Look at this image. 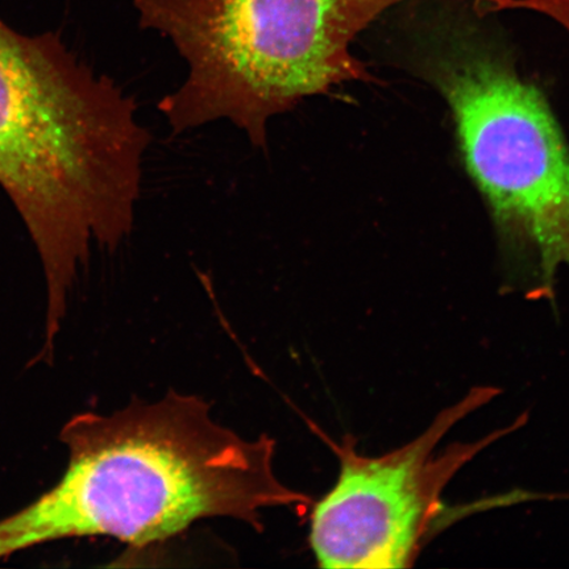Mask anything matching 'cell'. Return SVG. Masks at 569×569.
I'll return each mask as SVG.
<instances>
[{"mask_svg": "<svg viewBox=\"0 0 569 569\" xmlns=\"http://www.w3.org/2000/svg\"><path fill=\"white\" fill-rule=\"evenodd\" d=\"M61 438L69 448L66 473L0 521V559L68 538L144 547L213 517L260 530L262 510L311 502L277 478L273 439L241 438L213 422L210 405L194 396L172 391L111 416L87 412Z\"/></svg>", "mask_w": 569, "mask_h": 569, "instance_id": "6da1fadb", "label": "cell"}, {"mask_svg": "<svg viewBox=\"0 0 569 569\" xmlns=\"http://www.w3.org/2000/svg\"><path fill=\"white\" fill-rule=\"evenodd\" d=\"M149 140L132 98L60 34L0 19V187L44 269L48 333L91 244L113 249L131 233Z\"/></svg>", "mask_w": 569, "mask_h": 569, "instance_id": "7a4b0ae2", "label": "cell"}, {"mask_svg": "<svg viewBox=\"0 0 569 569\" xmlns=\"http://www.w3.org/2000/svg\"><path fill=\"white\" fill-rule=\"evenodd\" d=\"M409 61L450 107L505 252L552 296L569 268V148L542 92L482 21L450 7L415 19Z\"/></svg>", "mask_w": 569, "mask_h": 569, "instance_id": "3957f363", "label": "cell"}, {"mask_svg": "<svg viewBox=\"0 0 569 569\" xmlns=\"http://www.w3.org/2000/svg\"><path fill=\"white\" fill-rule=\"evenodd\" d=\"M405 0H133L142 28L166 36L184 62L159 109L174 133L227 120L254 148L306 98L369 82L358 36Z\"/></svg>", "mask_w": 569, "mask_h": 569, "instance_id": "277c9868", "label": "cell"}, {"mask_svg": "<svg viewBox=\"0 0 569 569\" xmlns=\"http://www.w3.org/2000/svg\"><path fill=\"white\" fill-rule=\"evenodd\" d=\"M497 393L495 388L469 391L412 442L381 457L356 451L350 437L333 445L340 462L338 480L311 513L310 546L318 566L411 567L426 540L453 522L443 497L448 483L481 451L526 423L521 418L478 442L440 450L448 431Z\"/></svg>", "mask_w": 569, "mask_h": 569, "instance_id": "5b68a950", "label": "cell"}]
</instances>
